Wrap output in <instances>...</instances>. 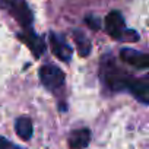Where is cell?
I'll use <instances>...</instances> for the list:
<instances>
[{
    "label": "cell",
    "mask_w": 149,
    "mask_h": 149,
    "mask_svg": "<svg viewBox=\"0 0 149 149\" xmlns=\"http://www.w3.org/2000/svg\"><path fill=\"white\" fill-rule=\"evenodd\" d=\"M101 81L104 86L113 92L129 89L130 84L133 82V76L121 67L117 66L116 60L111 56H105L101 61Z\"/></svg>",
    "instance_id": "obj_1"
},
{
    "label": "cell",
    "mask_w": 149,
    "mask_h": 149,
    "mask_svg": "<svg viewBox=\"0 0 149 149\" xmlns=\"http://www.w3.org/2000/svg\"><path fill=\"white\" fill-rule=\"evenodd\" d=\"M0 8L6 10L22 28L24 32H32L34 16L26 0H0Z\"/></svg>",
    "instance_id": "obj_2"
},
{
    "label": "cell",
    "mask_w": 149,
    "mask_h": 149,
    "mask_svg": "<svg viewBox=\"0 0 149 149\" xmlns=\"http://www.w3.org/2000/svg\"><path fill=\"white\" fill-rule=\"evenodd\" d=\"M107 34L118 41H137L139 35L136 31L127 29L123 15L118 10H111L104 19Z\"/></svg>",
    "instance_id": "obj_3"
},
{
    "label": "cell",
    "mask_w": 149,
    "mask_h": 149,
    "mask_svg": "<svg viewBox=\"0 0 149 149\" xmlns=\"http://www.w3.org/2000/svg\"><path fill=\"white\" fill-rule=\"evenodd\" d=\"M64 72L54 66V64H44L40 67V79H41V84L50 89V91H56L58 88L63 86L64 84Z\"/></svg>",
    "instance_id": "obj_4"
},
{
    "label": "cell",
    "mask_w": 149,
    "mask_h": 149,
    "mask_svg": "<svg viewBox=\"0 0 149 149\" xmlns=\"http://www.w3.org/2000/svg\"><path fill=\"white\" fill-rule=\"evenodd\" d=\"M50 45H51L53 53H54L61 61H66V63L70 61L72 54H73V50H72V47L67 44V41L64 40L63 35L56 34V32H50Z\"/></svg>",
    "instance_id": "obj_5"
},
{
    "label": "cell",
    "mask_w": 149,
    "mask_h": 149,
    "mask_svg": "<svg viewBox=\"0 0 149 149\" xmlns=\"http://www.w3.org/2000/svg\"><path fill=\"white\" fill-rule=\"evenodd\" d=\"M120 57L124 63L136 67V69H148L149 67V57L148 54L133 50V48H123L120 51Z\"/></svg>",
    "instance_id": "obj_6"
},
{
    "label": "cell",
    "mask_w": 149,
    "mask_h": 149,
    "mask_svg": "<svg viewBox=\"0 0 149 149\" xmlns=\"http://www.w3.org/2000/svg\"><path fill=\"white\" fill-rule=\"evenodd\" d=\"M129 91L142 104H148L149 102V79L148 78L133 79V82L129 86Z\"/></svg>",
    "instance_id": "obj_7"
},
{
    "label": "cell",
    "mask_w": 149,
    "mask_h": 149,
    "mask_svg": "<svg viewBox=\"0 0 149 149\" xmlns=\"http://www.w3.org/2000/svg\"><path fill=\"white\" fill-rule=\"evenodd\" d=\"M91 140L89 129H78L70 133L69 136V148L70 149H85Z\"/></svg>",
    "instance_id": "obj_8"
},
{
    "label": "cell",
    "mask_w": 149,
    "mask_h": 149,
    "mask_svg": "<svg viewBox=\"0 0 149 149\" xmlns=\"http://www.w3.org/2000/svg\"><path fill=\"white\" fill-rule=\"evenodd\" d=\"M15 132L16 134L24 139V140H29L34 134V127H32V121L29 117H19L15 121Z\"/></svg>",
    "instance_id": "obj_9"
},
{
    "label": "cell",
    "mask_w": 149,
    "mask_h": 149,
    "mask_svg": "<svg viewBox=\"0 0 149 149\" xmlns=\"http://www.w3.org/2000/svg\"><path fill=\"white\" fill-rule=\"evenodd\" d=\"M73 38H74V42H76V45H78L79 54H81L82 57H86V56L91 53V41H89V38H88L82 31H78V29L73 31Z\"/></svg>",
    "instance_id": "obj_10"
},
{
    "label": "cell",
    "mask_w": 149,
    "mask_h": 149,
    "mask_svg": "<svg viewBox=\"0 0 149 149\" xmlns=\"http://www.w3.org/2000/svg\"><path fill=\"white\" fill-rule=\"evenodd\" d=\"M85 22H86V25H88L89 28H92L94 31H98V29L101 28V21H100L98 18H95L94 15H89V16H86Z\"/></svg>",
    "instance_id": "obj_11"
},
{
    "label": "cell",
    "mask_w": 149,
    "mask_h": 149,
    "mask_svg": "<svg viewBox=\"0 0 149 149\" xmlns=\"http://www.w3.org/2000/svg\"><path fill=\"white\" fill-rule=\"evenodd\" d=\"M0 149H19V148L15 146L13 143H10L9 140H6L5 137L0 136Z\"/></svg>",
    "instance_id": "obj_12"
},
{
    "label": "cell",
    "mask_w": 149,
    "mask_h": 149,
    "mask_svg": "<svg viewBox=\"0 0 149 149\" xmlns=\"http://www.w3.org/2000/svg\"><path fill=\"white\" fill-rule=\"evenodd\" d=\"M19 149H21V148H19Z\"/></svg>",
    "instance_id": "obj_13"
}]
</instances>
